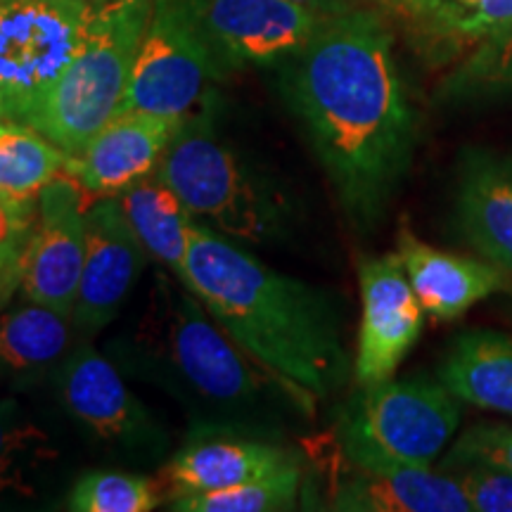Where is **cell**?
I'll list each match as a JSON object with an SVG mask.
<instances>
[{"instance_id": "cell-1", "label": "cell", "mask_w": 512, "mask_h": 512, "mask_svg": "<svg viewBox=\"0 0 512 512\" xmlns=\"http://www.w3.org/2000/svg\"><path fill=\"white\" fill-rule=\"evenodd\" d=\"M280 67L287 105L339 204L354 226H375L415 150V112L394 60L392 29L375 10L339 12Z\"/></svg>"}, {"instance_id": "cell-2", "label": "cell", "mask_w": 512, "mask_h": 512, "mask_svg": "<svg viewBox=\"0 0 512 512\" xmlns=\"http://www.w3.org/2000/svg\"><path fill=\"white\" fill-rule=\"evenodd\" d=\"M183 283L304 408L347 380L351 363L330 294L261 264L200 221L192 223Z\"/></svg>"}, {"instance_id": "cell-3", "label": "cell", "mask_w": 512, "mask_h": 512, "mask_svg": "<svg viewBox=\"0 0 512 512\" xmlns=\"http://www.w3.org/2000/svg\"><path fill=\"white\" fill-rule=\"evenodd\" d=\"M155 0L95 3L74 60L24 124L79 155L119 112Z\"/></svg>"}, {"instance_id": "cell-4", "label": "cell", "mask_w": 512, "mask_h": 512, "mask_svg": "<svg viewBox=\"0 0 512 512\" xmlns=\"http://www.w3.org/2000/svg\"><path fill=\"white\" fill-rule=\"evenodd\" d=\"M155 174L176 192L192 219L233 242L266 245L285 228V204L219 138L211 119L192 112L178 124Z\"/></svg>"}, {"instance_id": "cell-5", "label": "cell", "mask_w": 512, "mask_h": 512, "mask_svg": "<svg viewBox=\"0 0 512 512\" xmlns=\"http://www.w3.org/2000/svg\"><path fill=\"white\" fill-rule=\"evenodd\" d=\"M155 302L159 306L155 349L164 358V368L207 406L245 411L264 401L266 387L292 392L221 328L185 283L176 287L169 278H157Z\"/></svg>"}, {"instance_id": "cell-6", "label": "cell", "mask_w": 512, "mask_h": 512, "mask_svg": "<svg viewBox=\"0 0 512 512\" xmlns=\"http://www.w3.org/2000/svg\"><path fill=\"white\" fill-rule=\"evenodd\" d=\"M93 0H0V119L27 121L74 60Z\"/></svg>"}, {"instance_id": "cell-7", "label": "cell", "mask_w": 512, "mask_h": 512, "mask_svg": "<svg viewBox=\"0 0 512 512\" xmlns=\"http://www.w3.org/2000/svg\"><path fill=\"white\" fill-rule=\"evenodd\" d=\"M337 430L384 458L432 467L460 427V401L430 377H406L361 387Z\"/></svg>"}, {"instance_id": "cell-8", "label": "cell", "mask_w": 512, "mask_h": 512, "mask_svg": "<svg viewBox=\"0 0 512 512\" xmlns=\"http://www.w3.org/2000/svg\"><path fill=\"white\" fill-rule=\"evenodd\" d=\"M226 69L176 0H155L119 110L185 119Z\"/></svg>"}, {"instance_id": "cell-9", "label": "cell", "mask_w": 512, "mask_h": 512, "mask_svg": "<svg viewBox=\"0 0 512 512\" xmlns=\"http://www.w3.org/2000/svg\"><path fill=\"white\" fill-rule=\"evenodd\" d=\"M328 477V508L349 512H470L460 484L439 467H415L384 458L335 430Z\"/></svg>"}, {"instance_id": "cell-10", "label": "cell", "mask_w": 512, "mask_h": 512, "mask_svg": "<svg viewBox=\"0 0 512 512\" xmlns=\"http://www.w3.org/2000/svg\"><path fill=\"white\" fill-rule=\"evenodd\" d=\"M228 72L275 67L316 34L325 17L290 0H176Z\"/></svg>"}, {"instance_id": "cell-11", "label": "cell", "mask_w": 512, "mask_h": 512, "mask_svg": "<svg viewBox=\"0 0 512 512\" xmlns=\"http://www.w3.org/2000/svg\"><path fill=\"white\" fill-rule=\"evenodd\" d=\"M93 200L91 192L67 174L57 176L41 190L22 280L27 302L50 306L72 318Z\"/></svg>"}, {"instance_id": "cell-12", "label": "cell", "mask_w": 512, "mask_h": 512, "mask_svg": "<svg viewBox=\"0 0 512 512\" xmlns=\"http://www.w3.org/2000/svg\"><path fill=\"white\" fill-rule=\"evenodd\" d=\"M361 283V330L354 375L361 387L394 377L408 351L418 342L425 309L415 297L399 254L368 259L358 271Z\"/></svg>"}, {"instance_id": "cell-13", "label": "cell", "mask_w": 512, "mask_h": 512, "mask_svg": "<svg viewBox=\"0 0 512 512\" xmlns=\"http://www.w3.org/2000/svg\"><path fill=\"white\" fill-rule=\"evenodd\" d=\"M145 247L117 197H95L88 209L86 254L72 311L74 325L98 332L117 318L145 266Z\"/></svg>"}, {"instance_id": "cell-14", "label": "cell", "mask_w": 512, "mask_h": 512, "mask_svg": "<svg viewBox=\"0 0 512 512\" xmlns=\"http://www.w3.org/2000/svg\"><path fill=\"white\" fill-rule=\"evenodd\" d=\"M181 121L162 114L119 110L79 155H69L67 176L93 197H117L155 174Z\"/></svg>"}, {"instance_id": "cell-15", "label": "cell", "mask_w": 512, "mask_h": 512, "mask_svg": "<svg viewBox=\"0 0 512 512\" xmlns=\"http://www.w3.org/2000/svg\"><path fill=\"white\" fill-rule=\"evenodd\" d=\"M60 389L67 411L102 441L143 448L157 434L143 403L126 389L114 363L88 344L62 363Z\"/></svg>"}, {"instance_id": "cell-16", "label": "cell", "mask_w": 512, "mask_h": 512, "mask_svg": "<svg viewBox=\"0 0 512 512\" xmlns=\"http://www.w3.org/2000/svg\"><path fill=\"white\" fill-rule=\"evenodd\" d=\"M456 228L512 280V155L470 150L456 185Z\"/></svg>"}, {"instance_id": "cell-17", "label": "cell", "mask_w": 512, "mask_h": 512, "mask_svg": "<svg viewBox=\"0 0 512 512\" xmlns=\"http://www.w3.org/2000/svg\"><path fill=\"white\" fill-rule=\"evenodd\" d=\"M396 254L401 256L415 297L434 320H456L484 299L512 292V280L486 259L425 245L406 228L399 233Z\"/></svg>"}, {"instance_id": "cell-18", "label": "cell", "mask_w": 512, "mask_h": 512, "mask_svg": "<svg viewBox=\"0 0 512 512\" xmlns=\"http://www.w3.org/2000/svg\"><path fill=\"white\" fill-rule=\"evenodd\" d=\"M299 463L285 448L266 441L219 437L183 448L164 470L166 486L174 496L204 494L259 479Z\"/></svg>"}, {"instance_id": "cell-19", "label": "cell", "mask_w": 512, "mask_h": 512, "mask_svg": "<svg viewBox=\"0 0 512 512\" xmlns=\"http://www.w3.org/2000/svg\"><path fill=\"white\" fill-rule=\"evenodd\" d=\"M437 377L460 403L512 418V337L503 332L477 328L458 335Z\"/></svg>"}, {"instance_id": "cell-20", "label": "cell", "mask_w": 512, "mask_h": 512, "mask_svg": "<svg viewBox=\"0 0 512 512\" xmlns=\"http://www.w3.org/2000/svg\"><path fill=\"white\" fill-rule=\"evenodd\" d=\"M117 200L138 240L143 242L147 256H155L166 271L183 283L195 219L176 192L157 174H152L121 192Z\"/></svg>"}, {"instance_id": "cell-21", "label": "cell", "mask_w": 512, "mask_h": 512, "mask_svg": "<svg viewBox=\"0 0 512 512\" xmlns=\"http://www.w3.org/2000/svg\"><path fill=\"white\" fill-rule=\"evenodd\" d=\"M69 155L22 121L0 119V197L36 202L41 190L67 174Z\"/></svg>"}, {"instance_id": "cell-22", "label": "cell", "mask_w": 512, "mask_h": 512, "mask_svg": "<svg viewBox=\"0 0 512 512\" xmlns=\"http://www.w3.org/2000/svg\"><path fill=\"white\" fill-rule=\"evenodd\" d=\"M57 460V448L22 403L0 399V498L36 494L41 472Z\"/></svg>"}, {"instance_id": "cell-23", "label": "cell", "mask_w": 512, "mask_h": 512, "mask_svg": "<svg viewBox=\"0 0 512 512\" xmlns=\"http://www.w3.org/2000/svg\"><path fill=\"white\" fill-rule=\"evenodd\" d=\"M69 320L36 302L0 316V370L34 373L53 366L67 351Z\"/></svg>"}, {"instance_id": "cell-24", "label": "cell", "mask_w": 512, "mask_h": 512, "mask_svg": "<svg viewBox=\"0 0 512 512\" xmlns=\"http://www.w3.org/2000/svg\"><path fill=\"white\" fill-rule=\"evenodd\" d=\"M302 489V465L294 463L273 475L249 479L228 489L171 498L178 512H275L292 510Z\"/></svg>"}, {"instance_id": "cell-25", "label": "cell", "mask_w": 512, "mask_h": 512, "mask_svg": "<svg viewBox=\"0 0 512 512\" xmlns=\"http://www.w3.org/2000/svg\"><path fill=\"white\" fill-rule=\"evenodd\" d=\"M162 503L155 479L131 472L93 470L76 479L67 496L74 512H150Z\"/></svg>"}, {"instance_id": "cell-26", "label": "cell", "mask_w": 512, "mask_h": 512, "mask_svg": "<svg viewBox=\"0 0 512 512\" xmlns=\"http://www.w3.org/2000/svg\"><path fill=\"white\" fill-rule=\"evenodd\" d=\"M508 91H512V29L477 43L444 83L451 100L489 98Z\"/></svg>"}, {"instance_id": "cell-27", "label": "cell", "mask_w": 512, "mask_h": 512, "mask_svg": "<svg viewBox=\"0 0 512 512\" xmlns=\"http://www.w3.org/2000/svg\"><path fill=\"white\" fill-rule=\"evenodd\" d=\"M463 489L475 512H512V472L484 460H451L437 465Z\"/></svg>"}, {"instance_id": "cell-28", "label": "cell", "mask_w": 512, "mask_h": 512, "mask_svg": "<svg viewBox=\"0 0 512 512\" xmlns=\"http://www.w3.org/2000/svg\"><path fill=\"white\" fill-rule=\"evenodd\" d=\"M439 29L477 46L484 38L512 29V0H479L470 10L446 17Z\"/></svg>"}, {"instance_id": "cell-29", "label": "cell", "mask_w": 512, "mask_h": 512, "mask_svg": "<svg viewBox=\"0 0 512 512\" xmlns=\"http://www.w3.org/2000/svg\"><path fill=\"white\" fill-rule=\"evenodd\" d=\"M446 458L451 460H484L512 472V427L508 425H482L470 427L456 441Z\"/></svg>"}, {"instance_id": "cell-30", "label": "cell", "mask_w": 512, "mask_h": 512, "mask_svg": "<svg viewBox=\"0 0 512 512\" xmlns=\"http://www.w3.org/2000/svg\"><path fill=\"white\" fill-rule=\"evenodd\" d=\"M29 240L0 245V311L10 304L12 294L22 290L24 266H27Z\"/></svg>"}, {"instance_id": "cell-31", "label": "cell", "mask_w": 512, "mask_h": 512, "mask_svg": "<svg viewBox=\"0 0 512 512\" xmlns=\"http://www.w3.org/2000/svg\"><path fill=\"white\" fill-rule=\"evenodd\" d=\"M377 3L384 5V8L399 12L403 17H427L432 15V0H377Z\"/></svg>"}, {"instance_id": "cell-32", "label": "cell", "mask_w": 512, "mask_h": 512, "mask_svg": "<svg viewBox=\"0 0 512 512\" xmlns=\"http://www.w3.org/2000/svg\"><path fill=\"white\" fill-rule=\"evenodd\" d=\"M290 3L302 5V8L316 12L320 17H332L356 8V5H351V0H290Z\"/></svg>"}, {"instance_id": "cell-33", "label": "cell", "mask_w": 512, "mask_h": 512, "mask_svg": "<svg viewBox=\"0 0 512 512\" xmlns=\"http://www.w3.org/2000/svg\"><path fill=\"white\" fill-rule=\"evenodd\" d=\"M477 3H479V0H432V15H430V19L439 27V24L444 22L446 17L456 15V12L470 10L472 5H477Z\"/></svg>"}, {"instance_id": "cell-34", "label": "cell", "mask_w": 512, "mask_h": 512, "mask_svg": "<svg viewBox=\"0 0 512 512\" xmlns=\"http://www.w3.org/2000/svg\"><path fill=\"white\" fill-rule=\"evenodd\" d=\"M93 3H105V0H93Z\"/></svg>"}]
</instances>
